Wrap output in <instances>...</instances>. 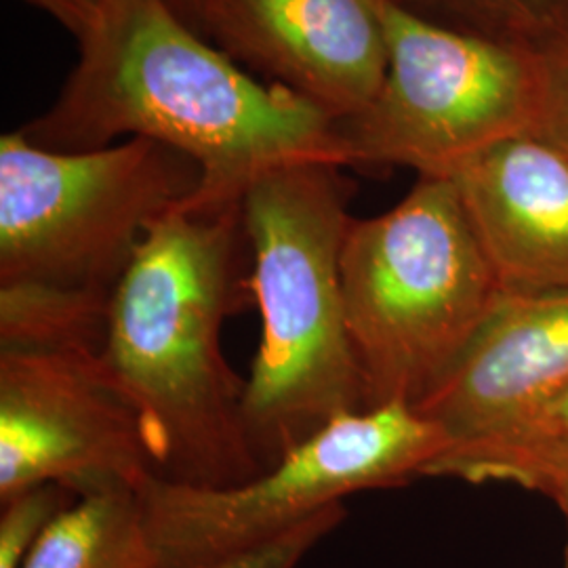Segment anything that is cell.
<instances>
[{"mask_svg":"<svg viewBox=\"0 0 568 568\" xmlns=\"http://www.w3.org/2000/svg\"><path fill=\"white\" fill-rule=\"evenodd\" d=\"M443 429L406 403L344 413L243 485L192 487L150 476L138 487L166 568H220L276 541L345 497L427 476Z\"/></svg>","mask_w":568,"mask_h":568,"instance_id":"obj_6","label":"cell"},{"mask_svg":"<svg viewBox=\"0 0 568 568\" xmlns=\"http://www.w3.org/2000/svg\"><path fill=\"white\" fill-rule=\"evenodd\" d=\"M386 0H224L211 28L230 58L342 122L386 77Z\"/></svg>","mask_w":568,"mask_h":568,"instance_id":"obj_9","label":"cell"},{"mask_svg":"<svg viewBox=\"0 0 568 568\" xmlns=\"http://www.w3.org/2000/svg\"><path fill=\"white\" fill-rule=\"evenodd\" d=\"M448 180L506 291H568L565 150L523 133L474 154Z\"/></svg>","mask_w":568,"mask_h":568,"instance_id":"obj_11","label":"cell"},{"mask_svg":"<svg viewBox=\"0 0 568 568\" xmlns=\"http://www.w3.org/2000/svg\"><path fill=\"white\" fill-rule=\"evenodd\" d=\"M51 16L81 42L116 0H23Z\"/></svg>","mask_w":568,"mask_h":568,"instance_id":"obj_20","label":"cell"},{"mask_svg":"<svg viewBox=\"0 0 568 568\" xmlns=\"http://www.w3.org/2000/svg\"><path fill=\"white\" fill-rule=\"evenodd\" d=\"M568 440V386L562 387L551 400L530 413L527 419L508 429L495 440H488L476 447L462 448L443 455L427 476H447L448 471L464 462L485 457L493 453L523 450V448L541 447L551 443Z\"/></svg>","mask_w":568,"mask_h":568,"instance_id":"obj_17","label":"cell"},{"mask_svg":"<svg viewBox=\"0 0 568 568\" xmlns=\"http://www.w3.org/2000/svg\"><path fill=\"white\" fill-rule=\"evenodd\" d=\"M150 476L140 417L100 354L0 349V501L41 485L138 488Z\"/></svg>","mask_w":568,"mask_h":568,"instance_id":"obj_8","label":"cell"},{"mask_svg":"<svg viewBox=\"0 0 568 568\" xmlns=\"http://www.w3.org/2000/svg\"><path fill=\"white\" fill-rule=\"evenodd\" d=\"M194 32L209 39L224 0H166Z\"/></svg>","mask_w":568,"mask_h":568,"instance_id":"obj_21","label":"cell"},{"mask_svg":"<svg viewBox=\"0 0 568 568\" xmlns=\"http://www.w3.org/2000/svg\"><path fill=\"white\" fill-rule=\"evenodd\" d=\"M60 98L20 129L55 152L121 138L164 143L199 164L194 206L239 204L265 171L302 161L347 166L337 121L278 82L248 77L166 0H116L79 42Z\"/></svg>","mask_w":568,"mask_h":568,"instance_id":"obj_1","label":"cell"},{"mask_svg":"<svg viewBox=\"0 0 568 568\" xmlns=\"http://www.w3.org/2000/svg\"><path fill=\"white\" fill-rule=\"evenodd\" d=\"M344 169L328 161L281 164L241 199L246 286L262 316L244 424L262 471L339 415L365 408L342 288L352 222Z\"/></svg>","mask_w":568,"mask_h":568,"instance_id":"obj_3","label":"cell"},{"mask_svg":"<svg viewBox=\"0 0 568 568\" xmlns=\"http://www.w3.org/2000/svg\"><path fill=\"white\" fill-rule=\"evenodd\" d=\"M110 300L42 284H0V349L102 354Z\"/></svg>","mask_w":568,"mask_h":568,"instance_id":"obj_13","label":"cell"},{"mask_svg":"<svg viewBox=\"0 0 568 568\" xmlns=\"http://www.w3.org/2000/svg\"><path fill=\"white\" fill-rule=\"evenodd\" d=\"M21 568H166L138 488L79 495L44 528Z\"/></svg>","mask_w":568,"mask_h":568,"instance_id":"obj_12","label":"cell"},{"mask_svg":"<svg viewBox=\"0 0 568 568\" xmlns=\"http://www.w3.org/2000/svg\"><path fill=\"white\" fill-rule=\"evenodd\" d=\"M565 516H567V527H568V509H565ZM567 568H568V541H567Z\"/></svg>","mask_w":568,"mask_h":568,"instance_id":"obj_22","label":"cell"},{"mask_svg":"<svg viewBox=\"0 0 568 568\" xmlns=\"http://www.w3.org/2000/svg\"><path fill=\"white\" fill-rule=\"evenodd\" d=\"M535 133L568 154V41L541 53V110Z\"/></svg>","mask_w":568,"mask_h":568,"instance_id":"obj_19","label":"cell"},{"mask_svg":"<svg viewBox=\"0 0 568 568\" xmlns=\"http://www.w3.org/2000/svg\"><path fill=\"white\" fill-rule=\"evenodd\" d=\"M410 13L457 32L535 53L568 41V0H396Z\"/></svg>","mask_w":568,"mask_h":568,"instance_id":"obj_14","label":"cell"},{"mask_svg":"<svg viewBox=\"0 0 568 568\" xmlns=\"http://www.w3.org/2000/svg\"><path fill=\"white\" fill-rule=\"evenodd\" d=\"M244 246L241 203L182 204L150 227L110 300L100 361L171 483L236 487L262 474L246 379L222 349L225 318L253 305Z\"/></svg>","mask_w":568,"mask_h":568,"instance_id":"obj_2","label":"cell"},{"mask_svg":"<svg viewBox=\"0 0 568 568\" xmlns=\"http://www.w3.org/2000/svg\"><path fill=\"white\" fill-rule=\"evenodd\" d=\"M567 386L568 291H504L457 363L415 408L443 429L453 453L499 438Z\"/></svg>","mask_w":568,"mask_h":568,"instance_id":"obj_10","label":"cell"},{"mask_svg":"<svg viewBox=\"0 0 568 568\" xmlns=\"http://www.w3.org/2000/svg\"><path fill=\"white\" fill-rule=\"evenodd\" d=\"M342 288L365 408L419 405L506 291L448 178H419L386 213L352 217Z\"/></svg>","mask_w":568,"mask_h":568,"instance_id":"obj_4","label":"cell"},{"mask_svg":"<svg viewBox=\"0 0 568 568\" xmlns=\"http://www.w3.org/2000/svg\"><path fill=\"white\" fill-rule=\"evenodd\" d=\"M79 495L60 485L26 488L0 501V568H21L44 528Z\"/></svg>","mask_w":568,"mask_h":568,"instance_id":"obj_16","label":"cell"},{"mask_svg":"<svg viewBox=\"0 0 568 568\" xmlns=\"http://www.w3.org/2000/svg\"><path fill=\"white\" fill-rule=\"evenodd\" d=\"M199 164L145 138L55 152L0 138V284L112 297L150 227L190 203Z\"/></svg>","mask_w":568,"mask_h":568,"instance_id":"obj_5","label":"cell"},{"mask_svg":"<svg viewBox=\"0 0 568 568\" xmlns=\"http://www.w3.org/2000/svg\"><path fill=\"white\" fill-rule=\"evenodd\" d=\"M387 68L375 98L337 122L347 166L450 178L493 143L535 133L541 53L457 32L384 4Z\"/></svg>","mask_w":568,"mask_h":568,"instance_id":"obj_7","label":"cell"},{"mask_svg":"<svg viewBox=\"0 0 568 568\" xmlns=\"http://www.w3.org/2000/svg\"><path fill=\"white\" fill-rule=\"evenodd\" d=\"M345 506H335L316 518L293 528L276 541L255 549L220 568H300L305 556L316 548L326 535L344 523Z\"/></svg>","mask_w":568,"mask_h":568,"instance_id":"obj_18","label":"cell"},{"mask_svg":"<svg viewBox=\"0 0 568 568\" xmlns=\"http://www.w3.org/2000/svg\"><path fill=\"white\" fill-rule=\"evenodd\" d=\"M447 478L467 483H514L551 497L568 509V440L541 447L493 453L453 467Z\"/></svg>","mask_w":568,"mask_h":568,"instance_id":"obj_15","label":"cell"}]
</instances>
